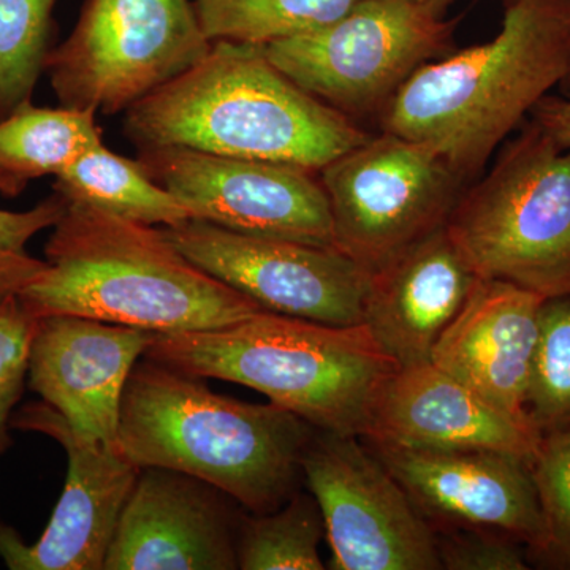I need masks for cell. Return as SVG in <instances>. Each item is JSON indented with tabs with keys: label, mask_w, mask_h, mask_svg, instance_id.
<instances>
[{
	"label": "cell",
	"mask_w": 570,
	"mask_h": 570,
	"mask_svg": "<svg viewBox=\"0 0 570 570\" xmlns=\"http://www.w3.org/2000/svg\"><path fill=\"white\" fill-rule=\"evenodd\" d=\"M18 298L37 318H97L154 335L239 324L264 307L179 253L163 228L69 202Z\"/></svg>",
	"instance_id": "1"
},
{
	"label": "cell",
	"mask_w": 570,
	"mask_h": 570,
	"mask_svg": "<svg viewBox=\"0 0 570 570\" xmlns=\"http://www.w3.org/2000/svg\"><path fill=\"white\" fill-rule=\"evenodd\" d=\"M124 135L138 149L181 146L314 171L371 137L285 77L264 47L227 40L130 107Z\"/></svg>",
	"instance_id": "2"
},
{
	"label": "cell",
	"mask_w": 570,
	"mask_h": 570,
	"mask_svg": "<svg viewBox=\"0 0 570 570\" xmlns=\"http://www.w3.org/2000/svg\"><path fill=\"white\" fill-rule=\"evenodd\" d=\"M314 431L276 404L217 395L200 377L146 358L124 390L118 449L135 466L193 475L266 513L294 494Z\"/></svg>",
	"instance_id": "3"
},
{
	"label": "cell",
	"mask_w": 570,
	"mask_h": 570,
	"mask_svg": "<svg viewBox=\"0 0 570 570\" xmlns=\"http://www.w3.org/2000/svg\"><path fill=\"white\" fill-rule=\"evenodd\" d=\"M569 69L570 0H515L494 39L404 81L385 107L384 132L426 145L463 181Z\"/></svg>",
	"instance_id": "4"
},
{
	"label": "cell",
	"mask_w": 570,
	"mask_h": 570,
	"mask_svg": "<svg viewBox=\"0 0 570 570\" xmlns=\"http://www.w3.org/2000/svg\"><path fill=\"white\" fill-rule=\"evenodd\" d=\"M146 358L264 393L314 430L365 438L382 389L400 370L365 325L262 311L232 326L154 335Z\"/></svg>",
	"instance_id": "5"
},
{
	"label": "cell",
	"mask_w": 570,
	"mask_h": 570,
	"mask_svg": "<svg viewBox=\"0 0 570 570\" xmlns=\"http://www.w3.org/2000/svg\"><path fill=\"white\" fill-rule=\"evenodd\" d=\"M445 227L480 279L570 296V149L531 122Z\"/></svg>",
	"instance_id": "6"
},
{
	"label": "cell",
	"mask_w": 570,
	"mask_h": 570,
	"mask_svg": "<svg viewBox=\"0 0 570 570\" xmlns=\"http://www.w3.org/2000/svg\"><path fill=\"white\" fill-rule=\"evenodd\" d=\"M189 0H86L45 71L62 107L116 115L212 50Z\"/></svg>",
	"instance_id": "7"
},
{
	"label": "cell",
	"mask_w": 570,
	"mask_h": 570,
	"mask_svg": "<svg viewBox=\"0 0 570 570\" xmlns=\"http://www.w3.org/2000/svg\"><path fill=\"white\" fill-rule=\"evenodd\" d=\"M450 0H362L317 31L264 45L266 58L311 96L346 112L376 110L426 62L449 55Z\"/></svg>",
	"instance_id": "8"
},
{
	"label": "cell",
	"mask_w": 570,
	"mask_h": 570,
	"mask_svg": "<svg viewBox=\"0 0 570 570\" xmlns=\"http://www.w3.org/2000/svg\"><path fill=\"white\" fill-rule=\"evenodd\" d=\"M335 247L367 269L448 224L460 176L422 142L384 132L322 168Z\"/></svg>",
	"instance_id": "9"
},
{
	"label": "cell",
	"mask_w": 570,
	"mask_h": 570,
	"mask_svg": "<svg viewBox=\"0 0 570 570\" xmlns=\"http://www.w3.org/2000/svg\"><path fill=\"white\" fill-rule=\"evenodd\" d=\"M360 438L314 431L302 474L324 519L330 569L438 570L436 531Z\"/></svg>",
	"instance_id": "10"
},
{
	"label": "cell",
	"mask_w": 570,
	"mask_h": 570,
	"mask_svg": "<svg viewBox=\"0 0 570 570\" xmlns=\"http://www.w3.org/2000/svg\"><path fill=\"white\" fill-rule=\"evenodd\" d=\"M138 164L175 195L190 219L238 234L335 247L318 171L181 146L140 148Z\"/></svg>",
	"instance_id": "11"
},
{
	"label": "cell",
	"mask_w": 570,
	"mask_h": 570,
	"mask_svg": "<svg viewBox=\"0 0 570 570\" xmlns=\"http://www.w3.org/2000/svg\"><path fill=\"white\" fill-rule=\"evenodd\" d=\"M163 230L198 268L269 313L363 324L371 269L336 247L238 234L197 219Z\"/></svg>",
	"instance_id": "12"
},
{
	"label": "cell",
	"mask_w": 570,
	"mask_h": 570,
	"mask_svg": "<svg viewBox=\"0 0 570 570\" xmlns=\"http://www.w3.org/2000/svg\"><path fill=\"white\" fill-rule=\"evenodd\" d=\"M11 428L58 441L69 459L66 487L50 523L36 543L0 521V557L11 570H104L119 517L141 468L71 426L47 403L29 404Z\"/></svg>",
	"instance_id": "13"
},
{
	"label": "cell",
	"mask_w": 570,
	"mask_h": 570,
	"mask_svg": "<svg viewBox=\"0 0 570 570\" xmlns=\"http://www.w3.org/2000/svg\"><path fill=\"white\" fill-rule=\"evenodd\" d=\"M434 531L494 532L542 549L546 527L530 461L491 450L371 444Z\"/></svg>",
	"instance_id": "14"
},
{
	"label": "cell",
	"mask_w": 570,
	"mask_h": 570,
	"mask_svg": "<svg viewBox=\"0 0 570 570\" xmlns=\"http://www.w3.org/2000/svg\"><path fill=\"white\" fill-rule=\"evenodd\" d=\"M224 498L193 475L141 468L104 570L238 569V527Z\"/></svg>",
	"instance_id": "15"
},
{
	"label": "cell",
	"mask_w": 570,
	"mask_h": 570,
	"mask_svg": "<svg viewBox=\"0 0 570 570\" xmlns=\"http://www.w3.org/2000/svg\"><path fill=\"white\" fill-rule=\"evenodd\" d=\"M154 333L80 316L40 317L29 384L71 426L118 449L124 390Z\"/></svg>",
	"instance_id": "16"
},
{
	"label": "cell",
	"mask_w": 570,
	"mask_h": 570,
	"mask_svg": "<svg viewBox=\"0 0 570 570\" xmlns=\"http://www.w3.org/2000/svg\"><path fill=\"white\" fill-rule=\"evenodd\" d=\"M363 439L409 449L491 450L531 463L540 433L428 362L393 374Z\"/></svg>",
	"instance_id": "17"
},
{
	"label": "cell",
	"mask_w": 570,
	"mask_h": 570,
	"mask_svg": "<svg viewBox=\"0 0 570 570\" xmlns=\"http://www.w3.org/2000/svg\"><path fill=\"white\" fill-rule=\"evenodd\" d=\"M478 279L444 225L371 269L363 325L400 370L423 365Z\"/></svg>",
	"instance_id": "18"
},
{
	"label": "cell",
	"mask_w": 570,
	"mask_h": 570,
	"mask_svg": "<svg viewBox=\"0 0 570 570\" xmlns=\"http://www.w3.org/2000/svg\"><path fill=\"white\" fill-rule=\"evenodd\" d=\"M546 299L519 285L479 277L434 344L431 363L487 403L531 423L528 384Z\"/></svg>",
	"instance_id": "19"
},
{
	"label": "cell",
	"mask_w": 570,
	"mask_h": 570,
	"mask_svg": "<svg viewBox=\"0 0 570 570\" xmlns=\"http://www.w3.org/2000/svg\"><path fill=\"white\" fill-rule=\"evenodd\" d=\"M96 110L22 105L0 119V174L22 193L32 179L59 175L102 142Z\"/></svg>",
	"instance_id": "20"
},
{
	"label": "cell",
	"mask_w": 570,
	"mask_h": 570,
	"mask_svg": "<svg viewBox=\"0 0 570 570\" xmlns=\"http://www.w3.org/2000/svg\"><path fill=\"white\" fill-rule=\"evenodd\" d=\"M55 193L146 225H175L190 214L174 194L146 175L138 160L110 151L104 141L56 175Z\"/></svg>",
	"instance_id": "21"
},
{
	"label": "cell",
	"mask_w": 570,
	"mask_h": 570,
	"mask_svg": "<svg viewBox=\"0 0 570 570\" xmlns=\"http://www.w3.org/2000/svg\"><path fill=\"white\" fill-rule=\"evenodd\" d=\"M362 0H194L212 41L264 45L317 31Z\"/></svg>",
	"instance_id": "22"
},
{
	"label": "cell",
	"mask_w": 570,
	"mask_h": 570,
	"mask_svg": "<svg viewBox=\"0 0 570 570\" xmlns=\"http://www.w3.org/2000/svg\"><path fill=\"white\" fill-rule=\"evenodd\" d=\"M325 527L313 494L294 493L281 508L243 519L236 561L243 570H322Z\"/></svg>",
	"instance_id": "23"
},
{
	"label": "cell",
	"mask_w": 570,
	"mask_h": 570,
	"mask_svg": "<svg viewBox=\"0 0 570 570\" xmlns=\"http://www.w3.org/2000/svg\"><path fill=\"white\" fill-rule=\"evenodd\" d=\"M56 0H0V119L32 102L45 71Z\"/></svg>",
	"instance_id": "24"
},
{
	"label": "cell",
	"mask_w": 570,
	"mask_h": 570,
	"mask_svg": "<svg viewBox=\"0 0 570 570\" xmlns=\"http://www.w3.org/2000/svg\"><path fill=\"white\" fill-rule=\"evenodd\" d=\"M527 414L540 436L570 423V296L547 298L540 307Z\"/></svg>",
	"instance_id": "25"
},
{
	"label": "cell",
	"mask_w": 570,
	"mask_h": 570,
	"mask_svg": "<svg viewBox=\"0 0 570 570\" xmlns=\"http://www.w3.org/2000/svg\"><path fill=\"white\" fill-rule=\"evenodd\" d=\"M531 472L546 527L542 549L531 560L570 570V423L540 436Z\"/></svg>",
	"instance_id": "26"
},
{
	"label": "cell",
	"mask_w": 570,
	"mask_h": 570,
	"mask_svg": "<svg viewBox=\"0 0 570 570\" xmlns=\"http://www.w3.org/2000/svg\"><path fill=\"white\" fill-rule=\"evenodd\" d=\"M37 318L17 294L0 299V453L11 445V411L29 374V356Z\"/></svg>",
	"instance_id": "27"
},
{
	"label": "cell",
	"mask_w": 570,
	"mask_h": 570,
	"mask_svg": "<svg viewBox=\"0 0 570 570\" xmlns=\"http://www.w3.org/2000/svg\"><path fill=\"white\" fill-rule=\"evenodd\" d=\"M438 554L448 570H527L528 551L521 543L494 532L438 531Z\"/></svg>",
	"instance_id": "28"
},
{
	"label": "cell",
	"mask_w": 570,
	"mask_h": 570,
	"mask_svg": "<svg viewBox=\"0 0 570 570\" xmlns=\"http://www.w3.org/2000/svg\"><path fill=\"white\" fill-rule=\"evenodd\" d=\"M69 202L55 193L29 212L0 209V253H26L29 239L62 219Z\"/></svg>",
	"instance_id": "29"
},
{
	"label": "cell",
	"mask_w": 570,
	"mask_h": 570,
	"mask_svg": "<svg viewBox=\"0 0 570 570\" xmlns=\"http://www.w3.org/2000/svg\"><path fill=\"white\" fill-rule=\"evenodd\" d=\"M531 116L532 122L538 124L551 140L570 149V97L546 96Z\"/></svg>",
	"instance_id": "30"
},
{
	"label": "cell",
	"mask_w": 570,
	"mask_h": 570,
	"mask_svg": "<svg viewBox=\"0 0 570 570\" xmlns=\"http://www.w3.org/2000/svg\"><path fill=\"white\" fill-rule=\"evenodd\" d=\"M43 266V261H37L28 253H0V299L18 294Z\"/></svg>",
	"instance_id": "31"
},
{
	"label": "cell",
	"mask_w": 570,
	"mask_h": 570,
	"mask_svg": "<svg viewBox=\"0 0 570 570\" xmlns=\"http://www.w3.org/2000/svg\"><path fill=\"white\" fill-rule=\"evenodd\" d=\"M0 194H2L3 197H18L21 193L7 176L0 174Z\"/></svg>",
	"instance_id": "32"
},
{
	"label": "cell",
	"mask_w": 570,
	"mask_h": 570,
	"mask_svg": "<svg viewBox=\"0 0 570 570\" xmlns=\"http://www.w3.org/2000/svg\"><path fill=\"white\" fill-rule=\"evenodd\" d=\"M562 82H564L566 88H568V89H569V91H570V69H569L568 77H566V80H564V81H562Z\"/></svg>",
	"instance_id": "33"
}]
</instances>
